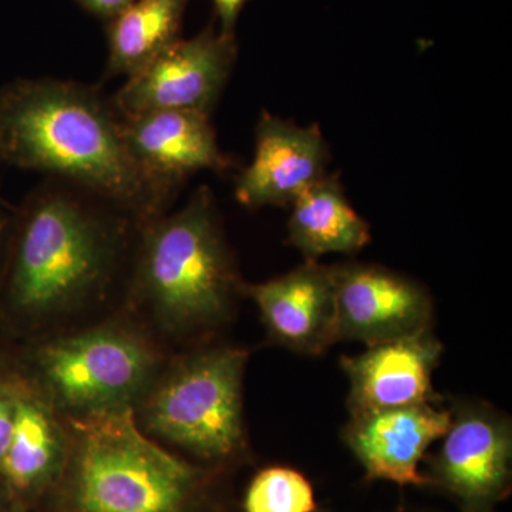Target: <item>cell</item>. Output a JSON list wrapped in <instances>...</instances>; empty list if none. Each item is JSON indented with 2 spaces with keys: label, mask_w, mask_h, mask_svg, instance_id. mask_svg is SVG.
Wrapping results in <instances>:
<instances>
[{
  "label": "cell",
  "mask_w": 512,
  "mask_h": 512,
  "mask_svg": "<svg viewBox=\"0 0 512 512\" xmlns=\"http://www.w3.org/2000/svg\"><path fill=\"white\" fill-rule=\"evenodd\" d=\"M187 0H134L107 28V80L133 76L181 39Z\"/></svg>",
  "instance_id": "e0dca14e"
},
{
  "label": "cell",
  "mask_w": 512,
  "mask_h": 512,
  "mask_svg": "<svg viewBox=\"0 0 512 512\" xmlns=\"http://www.w3.org/2000/svg\"><path fill=\"white\" fill-rule=\"evenodd\" d=\"M15 512H20L19 510H16Z\"/></svg>",
  "instance_id": "484cf974"
},
{
  "label": "cell",
  "mask_w": 512,
  "mask_h": 512,
  "mask_svg": "<svg viewBox=\"0 0 512 512\" xmlns=\"http://www.w3.org/2000/svg\"><path fill=\"white\" fill-rule=\"evenodd\" d=\"M288 239L306 261L353 254L370 241V229L345 197L338 178H320L292 202Z\"/></svg>",
  "instance_id": "2e32d148"
},
{
  "label": "cell",
  "mask_w": 512,
  "mask_h": 512,
  "mask_svg": "<svg viewBox=\"0 0 512 512\" xmlns=\"http://www.w3.org/2000/svg\"><path fill=\"white\" fill-rule=\"evenodd\" d=\"M143 222L96 192L46 177L13 212L0 308L16 320L42 318L99 292L128 231Z\"/></svg>",
  "instance_id": "7a4b0ae2"
},
{
  "label": "cell",
  "mask_w": 512,
  "mask_h": 512,
  "mask_svg": "<svg viewBox=\"0 0 512 512\" xmlns=\"http://www.w3.org/2000/svg\"><path fill=\"white\" fill-rule=\"evenodd\" d=\"M19 510L15 504H13L12 498L8 494L5 485L0 480V512H15Z\"/></svg>",
  "instance_id": "603a6c76"
},
{
  "label": "cell",
  "mask_w": 512,
  "mask_h": 512,
  "mask_svg": "<svg viewBox=\"0 0 512 512\" xmlns=\"http://www.w3.org/2000/svg\"><path fill=\"white\" fill-rule=\"evenodd\" d=\"M242 289L279 345L303 355H320L336 343L333 266L306 261L288 274Z\"/></svg>",
  "instance_id": "5bb4252c"
},
{
  "label": "cell",
  "mask_w": 512,
  "mask_h": 512,
  "mask_svg": "<svg viewBox=\"0 0 512 512\" xmlns=\"http://www.w3.org/2000/svg\"><path fill=\"white\" fill-rule=\"evenodd\" d=\"M20 380H0V461L5 457L16 423Z\"/></svg>",
  "instance_id": "d6986e66"
},
{
  "label": "cell",
  "mask_w": 512,
  "mask_h": 512,
  "mask_svg": "<svg viewBox=\"0 0 512 512\" xmlns=\"http://www.w3.org/2000/svg\"><path fill=\"white\" fill-rule=\"evenodd\" d=\"M328 147L318 126L299 127L262 113L255 154L238 175L235 198L247 208L292 204L325 177Z\"/></svg>",
  "instance_id": "8fae6325"
},
{
  "label": "cell",
  "mask_w": 512,
  "mask_h": 512,
  "mask_svg": "<svg viewBox=\"0 0 512 512\" xmlns=\"http://www.w3.org/2000/svg\"><path fill=\"white\" fill-rule=\"evenodd\" d=\"M72 501L77 512H185L194 468L137 429L130 406L74 420Z\"/></svg>",
  "instance_id": "277c9868"
},
{
  "label": "cell",
  "mask_w": 512,
  "mask_h": 512,
  "mask_svg": "<svg viewBox=\"0 0 512 512\" xmlns=\"http://www.w3.org/2000/svg\"><path fill=\"white\" fill-rule=\"evenodd\" d=\"M0 158L87 188L144 221L165 214L175 198L138 167L120 114L90 84L42 77L0 87Z\"/></svg>",
  "instance_id": "6da1fadb"
},
{
  "label": "cell",
  "mask_w": 512,
  "mask_h": 512,
  "mask_svg": "<svg viewBox=\"0 0 512 512\" xmlns=\"http://www.w3.org/2000/svg\"><path fill=\"white\" fill-rule=\"evenodd\" d=\"M2 164H3V163H2V158H0V165H2Z\"/></svg>",
  "instance_id": "d4e9b609"
},
{
  "label": "cell",
  "mask_w": 512,
  "mask_h": 512,
  "mask_svg": "<svg viewBox=\"0 0 512 512\" xmlns=\"http://www.w3.org/2000/svg\"><path fill=\"white\" fill-rule=\"evenodd\" d=\"M77 2L87 12L110 22L111 19L116 18L119 13L123 12L127 6H130L134 0H77Z\"/></svg>",
  "instance_id": "44dd1931"
},
{
  "label": "cell",
  "mask_w": 512,
  "mask_h": 512,
  "mask_svg": "<svg viewBox=\"0 0 512 512\" xmlns=\"http://www.w3.org/2000/svg\"><path fill=\"white\" fill-rule=\"evenodd\" d=\"M336 342L372 346L430 329L433 303L423 286L376 265L333 266Z\"/></svg>",
  "instance_id": "ba28073f"
},
{
  "label": "cell",
  "mask_w": 512,
  "mask_h": 512,
  "mask_svg": "<svg viewBox=\"0 0 512 512\" xmlns=\"http://www.w3.org/2000/svg\"><path fill=\"white\" fill-rule=\"evenodd\" d=\"M12 375L8 372V366H6L5 359L0 355V380L10 379Z\"/></svg>",
  "instance_id": "cb8c5ba5"
},
{
  "label": "cell",
  "mask_w": 512,
  "mask_h": 512,
  "mask_svg": "<svg viewBox=\"0 0 512 512\" xmlns=\"http://www.w3.org/2000/svg\"><path fill=\"white\" fill-rule=\"evenodd\" d=\"M12 215L8 211L3 210V208H0V274H2L3 259H5Z\"/></svg>",
  "instance_id": "7402d4cb"
},
{
  "label": "cell",
  "mask_w": 512,
  "mask_h": 512,
  "mask_svg": "<svg viewBox=\"0 0 512 512\" xmlns=\"http://www.w3.org/2000/svg\"><path fill=\"white\" fill-rule=\"evenodd\" d=\"M443 346L430 329L369 346L362 355L342 357L349 377L350 416L397 407L434 404L433 373Z\"/></svg>",
  "instance_id": "7c38bea8"
},
{
  "label": "cell",
  "mask_w": 512,
  "mask_h": 512,
  "mask_svg": "<svg viewBox=\"0 0 512 512\" xmlns=\"http://www.w3.org/2000/svg\"><path fill=\"white\" fill-rule=\"evenodd\" d=\"M245 362L242 350L220 348L178 363L148 397V429L200 457L234 454L242 444Z\"/></svg>",
  "instance_id": "5b68a950"
},
{
  "label": "cell",
  "mask_w": 512,
  "mask_h": 512,
  "mask_svg": "<svg viewBox=\"0 0 512 512\" xmlns=\"http://www.w3.org/2000/svg\"><path fill=\"white\" fill-rule=\"evenodd\" d=\"M133 285L171 328L208 325L228 312L239 284L210 188L143 225Z\"/></svg>",
  "instance_id": "3957f363"
},
{
  "label": "cell",
  "mask_w": 512,
  "mask_h": 512,
  "mask_svg": "<svg viewBox=\"0 0 512 512\" xmlns=\"http://www.w3.org/2000/svg\"><path fill=\"white\" fill-rule=\"evenodd\" d=\"M36 367L60 403L87 414L128 406L150 379L154 359L134 336L99 329L43 346Z\"/></svg>",
  "instance_id": "8992f818"
},
{
  "label": "cell",
  "mask_w": 512,
  "mask_h": 512,
  "mask_svg": "<svg viewBox=\"0 0 512 512\" xmlns=\"http://www.w3.org/2000/svg\"><path fill=\"white\" fill-rule=\"evenodd\" d=\"M131 157L148 178L177 195L192 174L224 173L231 165L218 146L210 114L160 110L121 117Z\"/></svg>",
  "instance_id": "30bf717a"
},
{
  "label": "cell",
  "mask_w": 512,
  "mask_h": 512,
  "mask_svg": "<svg viewBox=\"0 0 512 512\" xmlns=\"http://www.w3.org/2000/svg\"><path fill=\"white\" fill-rule=\"evenodd\" d=\"M63 458L64 441L55 417L20 382L15 430L0 461V480L13 504L19 508L39 494L59 473Z\"/></svg>",
  "instance_id": "9a60e30c"
},
{
  "label": "cell",
  "mask_w": 512,
  "mask_h": 512,
  "mask_svg": "<svg viewBox=\"0 0 512 512\" xmlns=\"http://www.w3.org/2000/svg\"><path fill=\"white\" fill-rule=\"evenodd\" d=\"M215 13L220 20V30L227 35H235L239 15L249 0H212Z\"/></svg>",
  "instance_id": "ffe728a7"
},
{
  "label": "cell",
  "mask_w": 512,
  "mask_h": 512,
  "mask_svg": "<svg viewBox=\"0 0 512 512\" xmlns=\"http://www.w3.org/2000/svg\"><path fill=\"white\" fill-rule=\"evenodd\" d=\"M450 423L451 412L416 404L350 416L343 437L370 480L419 487L430 484L420 473L421 460Z\"/></svg>",
  "instance_id": "4fadbf2b"
},
{
  "label": "cell",
  "mask_w": 512,
  "mask_h": 512,
  "mask_svg": "<svg viewBox=\"0 0 512 512\" xmlns=\"http://www.w3.org/2000/svg\"><path fill=\"white\" fill-rule=\"evenodd\" d=\"M441 440L434 458L439 484L467 510H490L510 487V421L485 407H460L451 412L450 426Z\"/></svg>",
  "instance_id": "9c48e42d"
},
{
  "label": "cell",
  "mask_w": 512,
  "mask_h": 512,
  "mask_svg": "<svg viewBox=\"0 0 512 512\" xmlns=\"http://www.w3.org/2000/svg\"><path fill=\"white\" fill-rule=\"evenodd\" d=\"M245 512H315L312 484L288 467L265 468L249 485Z\"/></svg>",
  "instance_id": "ac0fdd59"
},
{
  "label": "cell",
  "mask_w": 512,
  "mask_h": 512,
  "mask_svg": "<svg viewBox=\"0 0 512 512\" xmlns=\"http://www.w3.org/2000/svg\"><path fill=\"white\" fill-rule=\"evenodd\" d=\"M237 60L235 35L214 25L164 50L110 96L121 117L160 110L211 113Z\"/></svg>",
  "instance_id": "52a82bcc"
}]
</instances>
